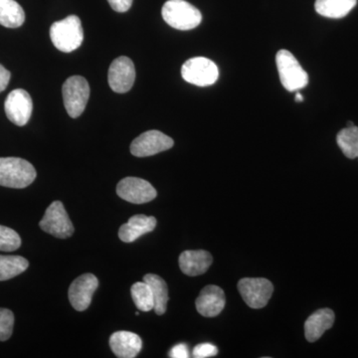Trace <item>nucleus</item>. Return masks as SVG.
Masks as SVG:
<instances>
[{
    "mask_svg": "<svg viewBox=\"0 0 358 358\" xmlns=\"http://www.w3.org/2000/svg\"><path fill=\"white\" fill-rule=\"evenodd\" d=\"M34 166L20 157H0V185L9 188H25L36 178Z\"/></svg>",
    "mask_w": 358,
    "mask_h": 358,
    "instance_id": "obj_1",
    "label": "nucleus"
},
{
    "mask_svg": "<svg viewBox=\"0 0 358 358\" xmlns=\"http://www.w3.org/2000/svg\"><path fill=\"white\" fill-rule=\"evenodd\" d=\"M52 43L58 50L70 53L83 43L84 30L81 20L76 15L53 23L50 28Z\"/></svg>",
    "mask_w": 358,
    "mask_h": 358,
    "instance_id": "obj_2",
    "label": "nucleus"
},
{
    "mask_svg": "<svg viewBox=\"0 0 358 358\" xmlns=\"http://www.w3.org/2000/svg\"><path fill=\"white\" fill-rule=\"evenodd\" d=\"M162 18L167 24L178 30L187 31L201 23V13L185 0H169L162 10Z\"/></svg>",
    "mask_w": 358,
    "mask_h": 358,
    "instance_id": "obj_3",
    "label": "nucleus"
},
{
    "mask_svg": "<svg viewBox=\"0 0 358 358\" xmlns=\"http://www.w3.org/2000/svg\"><path fill=\"white\" fill-rule=\"evenodd\" d=\"M278 72L284 88L289 92L299 91L308 83L307 72L303 69L299 61L288 50H280L275 56Z\"/></svg>",
    "mask_w": 358,
    "mask_h": 358,
    "instance_id": "obj_4",
    "label": "nucleus"
},
{
    "mask_svg": "<svg viewBox=\"0 0 358 358\" xmlns=\"http://www.w3.org/2000/svg\"><path fill=\"white\" fill-rule=\"evenodd\" d=\"M62 94L66 110L71 117L76 119L83 114L90 96V86L84 77L68 78L63 85Z\"/></svg>",
    "mask_w": 358,
    "mask_h": 358,
    "instance_id": "obj_5",
    "label": "nucleus"
},
{
    "mask_svg": "<svg viewBox=\"0 0 358 358\" xmlns=\"http://www.w3.org/2000/svg\"><path fill=\"white\" fill-rule=\"evenodd\" d=\"M181 75L187 83L207 87L217 81L219 71L213 61L205 57H194L182 65Z\"/></svg>",
    "mask_w": 358,
    "mask_h": 358,
    "instance_id": "obj_6",
    "label": "nucleus"
},
{
    "mask_svg": "<svg viewBox=\"0 0 358 358\" xmlns=\"http://www.w3.org/2000/svg\"><path fill=\"white\" fill-rule=\"evenodd\" d=\"M238 289L248 307L262 308L270 301L274 286L265 278H244L238 282Z\"/></svg>",
    "mask_w": 358,
    "mask_h": 358,
    "instance_id": "obj_7",
    "label": "nucleus"
},
{
    "mask_svg": "<svg viewBox=\"0 0 358 358\" xmlns=\"http://www.w3.org/2000/svg\"><path fill=\"white\" fill-rule=\"evenodd\" d=\"M39 226L45 232L61 239L71 237L74 233V227L69 215L61 201L52 202L50 206L45 211Z\"/></svg>",
    "mask_w": 358,
    "mask_h": 358,
    "instance_id": "obj_8",
    "label": "nucleus"
},
{
    "mask_svg": "<svg viewBox=\"0 0 358 358\" xmlns=\"http://www.w3.org/2000/svg\"><path fill=\"white\" fill-rule=\"evenodd\" d=\"M171 136L159 131H148L134 138L131 145V152L134 157H147L166 152L173 147Z\"/></svg>",
    "mask_w": 358,
    "mask_h": 358,
    "instance_id": "obj_9",
    "label": "nucleus"
},
{
    "mask_svg": "<svg viewBox=\"0 0 358 358\" xmlns=\"http://www.w3.org/2000/svg\"><path fill=\"white\" fill-rule=\"evenodd\" d=\"M117 193L122 199L134 204H143L152 201L157 192L154 186L145 179L126 178L117 185Z\"/></svg>",
    "mask_w": 358,
    "mask_h": 358,
    "instance_id": "obj_10",
    "label": "nucleus"
},
{
    "mask_svg": "<svg viewBox=\"0 0 358 358\" xmlns=\"http://www.w3.org/2000/svg\"><path fill=\"white\" fill-rule=\"evenodd\" d=\"M4 110L9 121L16 126L23 127L29 122L33 110V103L29 94L22 89L13 90L7 96Z\"/></svg>",
    "mask_w": 358,
    "mask_h": 358,
    "instance_id": "obj_11",
    "label": "nucleus"
},
{
    "mask_svg": "<svg viewBox=\"0 0 358 358\" xmlns=\"http://www.w3.org/2000/svg\"><path fill=\"white\" fill-rule=\"evenodd\" d=\"M108 80L110 89L115 93L124 94L133 88L136 69L131 59L122 56L115 59L109 68Z\"/></svg>",
    "mask_w": 358,
    "mask_h": 358,
    "instance_id": "obj_12",
    "label": "nucleus"
},
{
    "mask_svg": "<svg viewBox=\"0 0 358 358\" xmlns=\"http://www.w3.org/2000/svg\"><path fill=\"white\" fill-rule=\"evenodd\" d=\"M98 287L99 281L95 275L84 274L77 278L69 288V301L72 307L78 312L87 310Z\"/></svg>",
    "mask_w": 358,
    "mask_h": 358,
    "instance_id": "obj_13",
    "label": "nucleus"
},
{
    "mask_svg": "<svg viewBox=\"0 0 358 358\" xmlns=\"http://www.w3.org/2000/svg\"><path fill=\"white\" fill-rule=\"evenodd\" d=\"M195 303L197 312L203 317H217L225 308V294L220 287L209 285L202 289Z\"/></svg>",
    "mask_w": 358,
    "mask_h": 358,
    "instance_id": "obj_14",
    "label": "nucleus"
},
{
    "mask_svg": "<svg viewBox=\"0 0 358 358\" xmlns=\"http://www.w3.org/2000/svg\"><path fill=\"white\" fill-rule=\"evenodd\" d=\"M178 262L183 274L195 277L208 271L213 258L209 252L204 250H187L180 254Z\"/></svg>",
    "mask_w": 358,
    "mask_h": 358,
    "instance_id": "obj_15",
    "label": "nucleus"
},
{
    "mask_svg": "<svg viewBox=\"0 0 358 358\" xmlns=\"http://www.w3.org/2000/svg\"><path fill=\"white\" fill-rule=\"evenodd\" d=\"M157 227V219L154 216L138 214L126 224H122L119 230V237L124 243H131L143 235L152 232Z\"/></svg>",
    "mask_w": 358,
    "mask_h": 358,
    "instance_id": "obj_16",
    "label": "nucleus"
},
{
    "mask_svg": "<svg viewBox=\"0 0 358 358\" xmlns=\"http://www.w3.org/2000/svg\"><path fill=\"white\" fill-rule=\"evenodd\" d=\"M110 346L115 357L134 358L141 352L143 341L138 334L131 331H117L110 336Z\"/></svg>",
    "mask_w": 358,
    "mask_h": 358,
    "instance_id": "obj_17",
    "label": "nucleus"
},
{
    "mask_svg": "<svg viewBox=\"0 0 358 358\" xmlns=\"http://www.w3.org/2000/svg\"><path fill=\"white\" fill-rule=\"evenodd\" d=\"M336 315L331 308H320L310 315L305 322V336L308 341L315 343L327 329L334 326Z\"/></svg>",
    "mask_w": 358,
    "mask_h": 358,
    "instance_id": "obj_18",
    "label": "nucleus"
},
{
    "mask_svg": "<svg viewBox=\"0 0 358 358\" xmlns=\"http://www.w3.org/2000/svg\"><path fill=\"white\" fill-rule=\"evenodd\" d=\"M357 0H315V11L327 18H343L357 6Z\"/></svg>",
    "mask_w": 358,
    "mask_h": 358,
    "instance_id": "obj_19",
    "label": "nucleus"
},
{
    "mask_svg": "<svg viewBox=\"0 0 358 358\" xmlns=\"http://www.w3.org/2000/svg\"><path fill=\"white\" fill-rule=\"evenodd\" d=\"M143 281L147 282L152 289L155 300V312L157 315H162L166 312L169 303V288L166 281L159 275L148 274L143 277Z\"/></svg>",
    "mask_w": 358,
    "mask_h": 358,
    "instance_id": "obj_20",
    "label": "nucleus"
},
{
    "mask_svg": "<svg viewBox=\"0 0 358 358\" xmlns=\"http://www.w3.org/2000/svg\"><path fill=\"white\" fill-rule=\"evenodd\" d=\"M25 13L15 0H0V25L18 28L24 23Z\"/></svg>",
    "mask_w": 358,
    "mask_h": 358,
    "instance_id": "obj_21",
    "label": "nucleus"
},
{
    "mask_svg": "<svg viewBox=\"0 0 358 358\" xmlns=\"http://www.w3.org/2000/svg\"><path fill=\"white\" fill-rule=\"evenodd\" d=\"M29 267V263L21 256L0 255V281H7L22 274Z\"/></svg>",
    "mask_w": 358,
    "mask_h": 358,
    "instance_id": "obj_22",
    "label": "nucleus"
},
{
    "mask_svg": "<svg viewBox=\"0 0 358 358\" xmlns=\"http://www.w3.org/2000/svg\"><path fill=\"white\" fill-rule=\"evenodd\" d=\"M341 152L348 159H355L358 157V128L357 127H348L341 129L336 136Z\"/></svg>",
    "mask_w": 358,
    "mask_h": 358,
    "instance_id": "obj_23",
    "label": "nucleus"
},
{
    "mask_svg": "<svg viewBox=\"0 0 358 358\" xmlns=\"http://www.w3.org/2000/svg\"><path fill=\"white\" fill-rule=\"evenodd\" d=\"M131 293L134 305L141 312L148 313L154 310V296H152V289L147 282L145 281L134 282L131 286Z\"/></svg>",
    "mask_w": 358,
    "mask_h": 358,
    "instance_id": "obj_24",
    "label": "nucleus"
},
{
    "mask_svg": "<svg viewBox=\"0 0 358 358\" xmlns=\"http://www.w3.org/2000/svg\"><path fill=\"white\" fill-rule=\"evenodd\" d=\"M21 246V239L17 232L10 228L0 225V251L13 252Z\"/></svg>",
    "mask_w": 358,
    "mask_h": 358,
    "instance_id": "obj_25",
    "label": "nucleus"
},
{
    "mask_svg": "<svg viewBox=\"0 0 358 358\" xmlns=\"http://www.w3.org/2000/svg\"><path fill=\"white\" fill-rule=\"evenodd\" d=\"M14 315L10 310L0 308V341H6L13 336Z\"/></svg>",
    "mask_w": 358,
    "mask_h": 358,
    "instance_id": "obj_26",
    "label": "nucleus"
},
{
    "mask_svg": "<svg viewBox=\"0 0 358 358\" xmlns=\"http://www.w3.org/2000/svg\"><path fill=\"white\" fill-rule=\"evenodd\" d=\"M218 353L217 348L211 343H201L195 346L192 355L195 358H207L215 357Z\"/></svg>",
    "mask_w": 358,
    "mask_h": 358,
    "instance_id": "obj_27",
    "label": "nucleus"
},
{
    "mask_svg": "<svg viewBox=\"0 0 358 358\" xmlns=\"http://www.w3.org/2000/svg\"><path fill=\"white\" fill-rule=\"evenodd\" d=\"M110 7L117 13H126L131 8L133 0H108Z\"/></svg>",
    "mask_w": 358,
    "mask_h": 358,
    "instance_id": "obj_28",
    "label": "nucleus"
},
{
    "mask_svg": "<svg viewBox=\"0 0 358 358\" xmlns=\"http://www.w3.org/2000/svg\"><path fill=\"white\" fill-rule=\"evenodd\" d=\"M169 355L171 358H187L189 357V350H188L187 345L180 343V345L173 346Z\"/></svg>",
    "mask_w": 358,
    "mask_h": 358,
    "instance_id": "obj_29",
    "label": "nucleus"
},
{
    "mask_svg": "<svg viewBox=\"0 0 358 358\" xmlns=\"http://www.w3.org/2000/svg\"><path fill=\"white\" fill-rule=\"evenodd\" d=\"M10 77V72L0 64V93L3 92L7 88V86H8Z\"/></svg>",
    "mask_w": 358,
    "mask_h": 358,
    "instance_id": "obj_30",
    "label": "nucleus"
},
{
    "mask_svg": "<svg viewBox=\"0 0 358 358\" xmlns=\"http://www.w3.org/2000/svg\"><path fill=\"white\" fill-rule=\"evenodd\" d=\"M294 100H296V102H303V96H301L300 93H296V99H294Z\"/></svg>",
    "mask_w": 358,
    "mask_h": 358,
    "instance_id": "obj_31",
    "label": "nucleus"
}]
</instances>
